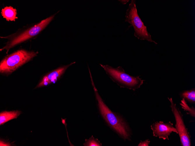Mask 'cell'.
<instances>
[{
  "label": "cell",
  "instance_id": "6",
  "mask_svg": "<svg viewBox=\"0 0 195 146\" xmlns=\"http://www.w3.org/2000/svg\"><path fill=\"white\" fill-rule=\"evenodd\" d=\"M170 103V107L174 117L175 128L177 130L182 146L191 145V136L184 124L183 115L179 108L174 103L172 98H168Z\"/></svg>",
  "mask_w": 195,
  "mask_h": 146
},
{
  "label": "cell",
  "instance_id": "4",
  "mask_svg": "<svg viewBox=\"0 0 195 146\" xmlns=\"http://www.w3.org/2000/svg\"><path fill=\"white\" fill-rule=\"evenodd\" d=\"M100 65L112 80L121 87L135 91L143 83L144 80L139 76L134 77L130 75L121 66L115 68L108 65Z\"/></svg>",
  "mask_w": 195,
  "mask_h": 146
},
{
  "label": "cell",
  "instance_id": "8",
  "mask_svg": "<svg viewBox=\"0 0 195 146\" xmlns=\"http://www.w3.org/2000/svg\"><path fill=\"white\" fill-rule=\"evenodd\" d=\"M75 62L72 63L68 65L60 67L47 74L43 77L41 82L36 87H40L47 85L51 83L55 82L65 72L67 68Z\"/></svg>",
  "mask_w": 195,
  "mask_h": 146
},
{
  "label": "cell",
  "instance_id": "14",
  "mask_svg": "<svg viewBox=\"0 0 195 146\" xmlns=\"http://www.w3.org/2000/svg\"><path fill=\"white\" fill-rule=\"evenodd\" d=\"M150 141L149 139L143 141L141 140L140 143L138 144V146H148Z\"/></svg>",
  "mask_w": 195,
  "mask_h": 146
},
{
  "label": "cell",
  "instance_id": "11",
  "mask_svg": "<svg viewBox=\"0 0 195 146\" xmlns=\"http://www.w3.org/2000/svg\"><path fill=\"white\" fill-rule=\"evenodd\" d=\"M180 97L191 103H195V90L193 89L189 90L184 91L180 94Z\"/></svg>",
  "mask_w": 195,
  "mask_h": 146
},
{
  "label": "cell",
  "instance_id": "12",
  "mask_svg": "<svg viewBox=\"0 0 195 146\" xmlns=\"http://www.w3.org/2000/svg\"><path fill=\"white\" fill-rule=\"evenodd\" d=\"M180 104L184 111L187 112V114L194 118L195 117V108L193 106L190 107L187 104V101L185 99L182 98Z\"/></svg>",
  "mask_w": 195,
  "mask_h": 146
},
{
  "label": "cell",
  "instance_id": "13",
  "mask_svg": "<svg viewBox=\"0 0 195 146\" xmlns=\"http://www.w3.org/2000/svg\"><path fill=\"white\" fill-rule=\"evenodd\" d=\"M86 146H101L102 144L97 138H95L92 136L89 139H86L85 143L83 144Z\"/></svg>",
  "mask_w": 195,
  "mask_h": 146
},
{
  "label": "cell",
  "instance_id": "7",
  "mask_svg": "<svg viewBox=\"0 0 195 146\" xmlns=\"http://www.w3.org/2000/svg\"><path fill=\"white\" fill-rule=\"evenodd\" d=\"M153 136L163 140H169L168 136L172 132L178 134L177 129L170 121L165 123L163 121H157L151 126Z\"/></svg>",
  "mask_w": 195,
  "mask_h": 146
},
{
  "label": "cell",
  "instance_id": "10",
  "mask_svg": "<svg viewBox=\"0 0 195 146\" xmlns=\"http://www.w3.org/2000/svg\"><path fill=\"white\" fill-rule=\"evenodd\" d=\"M21 113L20 111L16 110L10 111H4L0 113V125L8 121L16 118Z\"/></svg>",
  "mask_w": 195,
  "mask_h": 146
},
{
  "label": "cell",
  "instance_id": "5",
  "mask_svg": "<svg viewBox=\"0 0 195 146\" xmlns=\"http://www.w3.org/2000/svg\"><path fill=\"white\" fill-rule=\"evenodd\" d=\"M125 21L133 27L134 36L141 40H146L157 44L152 38L151 36L139 17L137 9L135 0H131L126 11Z\"/></svg>",
  "mask_w": 195,
  "mask_h": 146
},
{
  "label": "cell",
  "instance_id": "1",
  "mask_svg": "<svg viewBox=\"0 0 195 146\" xmlns=\"http://www.w3.org/2000/svg\"><path fill=\"white\" fill-rule=\"evenodd\" d=\"M91 83L98 102L100 113L108 126L125 141L131 140L132 131L128 122L118 114L112 112L105 104L94 83L90 73Z\"/></svg>",
  "mask_w": 195,
  "mask_h": 146
},
{
  "label": "cell",
  "instance_id": "2",
  "mask_svg": "<svg viewBox=\"0 0 195 146\" xmlns=\"http://www.w3.org/2000/svg\"><path fill=\"white\" fill-rule=\"evenodd\" d=\"M56 14L44 19L36 24L22 31L6 37H1L8 39L5 45L0 49V51L9 50L15 46L37 35L44 29L53 19Z\"/></svg>",
  "mask_w": 195,
  "mask_h": 146
},
{
  "label": "cell",
  "instance_id": "3",
  "mask_svg": "<svg viewBox=\"0 0 195 146\" xmlns=\"http://www.w3.org/2000/svg\"><path fill=\"white\" fill-rule=\"evenodd\" d=\"M38 52L19 50L7 55L0 63V73L8 75L36 56Z\"/></svg>",
  "mask_w": 195,
  "mask_h": 146
},
{
  "label": "cell",
  "instance_id": "9",
  "mask_svg": "<svg viewBox=\"0 0 195 146\" xmlns=\"http://www.w3.org/2000/svg\"><path fill=\"white\" fill-rule=\"evenodd\" d=\"M1 13L3 17L7 21H15L18 18L16 16L17 10L11 6H6L2 8Z\"/></svg>",
  "mask_w": 195,
  "mask_h": 146
},
{
  "label": "cell",
  "instance_id": "15",
  "mask_svg": "<svg viewBox=\"0 0 195 146\" xmlns=\"http://www.w3.org/2000/svg\"><path fill=\"white\" fill-rule=\"evenodd\" d=\"M118 1L123 4H126L129 1L128 0H119Z\"/></svg>",
  "mask_w": 195,
  "mask_h": 146
}]
</instances>
